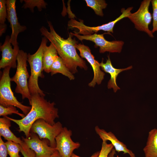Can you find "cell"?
<instances>
[{"label":"cell","instance_id":"cell-29","mask_svg":"<svg viewBox=\"0 0 157 157\" xmlns=\"http://www.w3.org/2000/svg\"><path fill=\"white\" fill-rule=\"evenodd\" d=\"M8 154L5 142L0 136V157H7Z\"/></svg>","mask_w":157,"mask_h":157},{"label":"cell","instance_id":"cell-21","mask_svg":"<svg viewBox=\"0 0 157 157\" xmlns=\"http://www.w3.org/2000/svg\"><path fill=\"white\" fill-rule=\"evenodd\" d=\"M87 6L90 7L98 15L103 16V9L106 8L107 4L104 0H85Z\"/></svg>","mask_w":157,"mask_h":157},{"label":"cell","instance_id":"cell-16","mask_svg":"<svg viewBox=\"0 0 157 157\" xmlns=\"http://www.w3.org/2000/svg\"><path fill=\"white\" fill-rule=\"evenodd\" d=\"M101 69L105 72L110 74V78L108 82L107 87L108 89L113 88L114 92H116L118 90L120 89L116 83V79L119 74L121 72L131 69L132 66H130L125 68L117 69L113 66L110 59L109 55L108 56V59L105 63L103 62V59L100 63Z\"/></svg>","mask_w":157,"mask_h":157},{"label":"cell","instance_id":"cell-9","mask_svg":"<svg viewBox=\"0 0 157 157\" xmlns=\"http://www.w3.org/2000/svg\"><path fill=\"white\" fill-rule=\"evenodd\" d=\"M72 132L66 127L63 128L60 134L56 138V150L61 157H71L73 151L80 146V144L74 142L71 136Z\"/></svg>","mask_w":157,"mask_h":157},{"label":"cell","instance_id":"cell-2","mask_svg":"<svg viewBox=\"0 0 157 157\" xmlns=\"http://www.w3.org/2000/svg\"><path fill=\"white\" fill-rule=\"evenodd\" d=\"M31 95L29 103L31 109L24 118L17 119L6 117L18 126L19 132H23L26 138L29 136L31 126L37 120L42 119L53 125L55 123V119L59 117L58 109L55 107L54 102H50L38 94Z\"/></svg>","mask_w":157,"mask_h":157},{"label":"cell","instance_id":"cell-8","mask_svg":"<svg viewBox=\"0 0 157 157\" xmlns=\"http://www.w3.org/2000/svg\"><path fill=\"white\" fill-rule=\"evenodd\" d=\"M74 33L70 32L73 36H76L79 40H89L95 43V47H99V52L103 53L106 52L110 53H120L122 50L124 42L122 40H113L111 41L105 39L104 34L94 33L90 35H80L77 34L76 31Z\"/></svg>","mask_w":157,"mask_h":157},{"label":"cell","instance_id":"cell-1","mask_svg":"<svg viewBox=\"0 0 157 157\" xmlns=\"http://www.w3.org/2000/svg\"><path fill=\"white\" fill-rule=\"evenodd\" d=\"M50 31L44 26L40 29L42 35L44 36L56 48L58 54L64 63L73 74L78 72V67L85 70L88 69L85 61L77 53L76 45L78 43L70 33L67 39H64L57 34L51 22L47 21Z\"/></svg>","mask_w":157,"mask_h":157},{"label":"cell","instance_id":"cell-22","mask_svg":"<svg viewBox=\"0 0 157 157\" xmlns=\"http://www.w3.org/2000/svg\"><path fill=\"white\" fill-rule=\"evenodd\" d=\"M20 2L24 1V4L22 8L24 9L29 8L32 12H34V8L36 7L39 11L43 8H46L47 4L43 0H20Z\"/></svg>","mask_w":157,"mask_h":157},{"label":"cell","instance_id":"cell-30","mask_svg":"<svg viewBox=\"0 0 157 157\" xmlns=\"http://www.w3.org/2000/svg\"><path fill=\"white\" fill-rule=\"evenodd\" d=\"M6 24L3 25H0V36H1L4 33L6 29Z\"/></svg>","mask_w":157,"mask_h":157},{"label":"cell","instance_id":"cell-4","mask_svg":"<svg viewBox=\"0 0 157 157\" xmlns=\"http://www.w3.org/2000/svg\"><path fill=\"white\" fill-rule=\"evenodd\" d=\"M28 54L22 50H19L17 58V67L16 73L11 78V81L16 84L15 92L21 94L23 99L25 98L30 101L31 94L30 92L28 79L30 77L27 69Z\"/></svg>","mask_w":157,"mask_h":157},{"label":"cell","instance_id":"cell-17","mask_svg":"<svg viewBox=\"0 0 157 157\" xmlns=\"http://www.w3.org/2000/svg\"><path fill=\"white\" fill-rule=\"evenodd\" d=\"M11 120L6 117L0 118V136L3 137L7 141H12L20 144L23 141L16 137L10 129Z\"/></svg>","mask_w":157,"mask_h":157},{"label":"cell","instance_id":"cell-27","mask_svg":"<svg viewBox=\"0 0 157 157\" xmlns=\"http://www.w3.org/2000/svg\"><path fill=\"white\" fill-rule=\"evenodd\" d=\"M153 13V28L151 31L153 33L157 31V0H151Z\"/></svg>","mask_w":157,"mask_h":157},{"label":"cell","instance_id":"cell-23","mask_svg":"<svg viewBox=\"0 0 157 157\" xmlns=\"http://www.w3.org/2000/svg\"><path fill=\"white\" fill-rule=\"evenodd\" d=\"M8 154L10 157H21L19 155L20 151V144L12 141L5 142Z\"/></svg>","mask_w":157,"mask_h":157},{"label":"cell","instance_id":"cell-7","mask_svg":"<svg viewBox=\"0 0 157 157\" xmlns=\"http://www.w3.org/2000/svg\"><path fill=\"white\" fill-rule=\"evenodd\" d=\"M63 128L62 124L59 122L51 125L40 119L37 120L32 124L30 132L37 134L41 140H48L50 146L55 148L56 138L60 133Z\"/></svg>","mask_w":157,"mask_h":157},{"label":"cell","instance_id":"cell-15","mask_svg":"<svg viewBox=\"0 0 157 157\" xmlns=\"http://www.w3.org/2000/svg\"><path fill=\"white\" fill-rule=\"evenodd\" d=\"M94 129L102 141L108 140L111 142L116 151L118 152H122L124 154H128L130 157H135L132 151L129 149L125 144L120 141L112 132H107L104 129H100L97 126L95 127Z\"/></svg>","mask_w":157,"mask_h":157},{"label":"cell","instance_id":"cell-10","mask_svg":"<svg viewBox=\"0 0 157 157\" xmlns=\"http://www.w3.org/2000/svg\"><path fill=\"white\" fill-rule=\"evenodd\" d=\"M22 138L28 147L34 151L37 157H49L56 150L55 148L50 146L48 140L40 139L35 133L30 132L28 138Z\"/></svg>","mask_w":157,"mask_h":157},{"label":"cell","instance_id":"cell-19","mask_svg":"<svg viewBox=\"0 0 157 157\" xmlns=\"http://www.w3.org/2000/svg\"><path fill=\"white\" fill-rule=\"evenodd\" d=\"M57 50L54 45L51 43L50 45L46 46L44 49L43 58V71L47 73L50 72L51 66L58 56Z\"/></svg>","mask_w":157,"mask_h":157},{"label":"cell","instance_id":"cell-32","mask_svg":"<svg viewBox=\"0 0 157 157\" xmlns=\"http://www.w3.org/2000/svg\"><path fill=\"white\" fill-rule=\"evenodd\" d=\"M49 157H61L58 151L56 150Z\"/></svg>","mask_w":157,"mask_h":157},{"label":"cell","instance_id":"cell-18","mask_svg":"<svg viewBox=\"0 0 157 157\" xmlns=\"http://www.w3.org/2000/svg\"><path fill=\"white\" fill-rule=\"evenodd\" d=\"M143 151L145 157H157V129H154L149 132Z\"/></svg>","mask_w":157,"mask_h":157},{"label":"cell","instance_id":"cell-25","mask_svg":"<svg viewBox=\"0 0 157 157\" xmlns=\"http://www.w3.org/2000/svg\"><path fill=\"white\" fill-rule=\"evenodd\" d=\"M106 141H102L101 147L98 157H108L110 153L114 148L111 143L108 144Z\"/></svg>","mask_w":157,"mask_h":157},{"label":"cell","instance_id":"cell-3","mask_svg":"<svg viewBox=\"0 0 157 157\" xmlns=\"http://www.w3.org/2000/svg\"><path fill=\"white\" fill-rule=\"evenodd\" d=\"M47 41L48 40L45 37H43L40 46L35 53L33 54L28 53V54L27 61L31 68L28 86L31 95L38 94L44 97L45 95L39 86L38 80L39 77H44L43 74L42 58Z\"/></svg>","mask_w":157,"mask_h":157},{"label":"cell","instance_id":"cell-28","mask_svg":"<svg viewBox=\"0 0 157 157\" xmlns=\"http://www.w3.org/2000/svg\"><path fill=\"white\" fill-rule=\"evenodd\" d=\"M24 157H37L35 153L29 148L23 141L20 144V151Z\"/></svg>","mask_w":157,"mask_h":157},{"label":"cell","instance_id":"cell-20","mask_svg":"<svg viewBox=\"0 0 157 157\" xmlns=\"http://www.w3.org/2000/svg\"><path fill=\"white\" fill-rule=\"evenodd\" d=\"M50 73L51 76L58 73H60L67 77L70 80L75 78L73 74L66 67L61 58L58 56L51 66Z\"/></svg>","mask_w":157,"mask_h":157},{"label":"cell","instance_id":"cell-24","mask_svg":"<svg viewBox=\"0 0 157 157\" xmlns=\"http://www.w3.org/2000/svg\"><path fill=\"white\" fill-rule=\"evenodd\" d=\"M16 114L22 118L25 116L24 114L19 113L16 109V107L13 106H10L5 107L0 105V116L3 117L12 114Z\"/></svg>","mask_w":157,"mask_h":157},{"label":"cell","instance_id":"cell-11","mask_svg":"<svg viewBox=\"0 0 157 157\" xmlns=\"http://www.w3.org/2000/svg\"><path fill=\"white\" fill-rule=\"evenodd\" d=\"M16 0H6L7 19L10 23L12 31L10 42L13 46V48L19 50L17 42L18 35L19 33L26 30L27 28L25 26L21 25L18 22L16 10Z\"/></svg>","mask_w":157,"mask_h":157},{"label":"cell","instance_id":"cell-12","mask_svg":"<svg viewBox=\"0 0 157 157\" xmlns=\"http://www.w3.org/2000/svg\"><path fill=\"white\" fill-rule=\"evenodd\" d=\"M76 48L80 52V55L82 58H85L91 66L94 72V77L88 84L90 87H94L96 84H100L104 78V73L100 69V63L96 60L91 53L89 47L83 44H77Z\"/></svg>","mask_w":157,"mask_h":157},{"label":"cell","instance_id":"cell-14","mask_svg":"<svg viewBox=\"0 0 157 157\" xmlns=\"http://www.w3.org/2000/svg\"><path fill=\"white\" fill-rule=\"evenodd\" d=\"M79 21L78 22L74 19H71L68 22V27L69 28H77L79 31L76 32L78 34H82L83 35H92L94 32L96 33L100 30L107 31L109 33L110 32L113 33V28L117 23V21L115 20L101 26L90 27L85 25L83 20H79Z\"/></svg>","mask_w":157,"mask_h":157},{"label":"cell","instance_id":"cell-33","mask_svg":"<svg viewBox=\"0 0 157 157\" xmlns=\"http://www.w3.org/2000/svg\"><path fill=\"white\" fill-rule=\"evenodd\" d=\"M116 154V151L114 148H113L109 154L108 157H114Z\"/></svg>","mask_w":157,"mask_h":157},{"label":"cell","instance_id":"cell-13","mask_svg":"<svg viewBox=\"0 0 157 157\" xmlns=\"http://www.w3.org/2000/svg\"><path fill=\"white\" fill-rule=\"evenodd\" d=\"M10 36L7 35L5 41L0 46L1 58L0 61V68L4 69L8 67L15 68L17 67V58L19 50L13 48L10 40Z\"/></svg>","mask_w":157,"mask_h":157},{"label":"cell","instance_id":"cell-6","mask_svg":"<svg viewBox=\"0 0 157 157\" xmlns=\"http://www.w3.org/2000/svg\"><path fill=\"white\" fill-rule=\"evenodd\" d=\"M150 2L151 0H143L141 2L138 10L135 13H131L128 18L134 24L136 29L144 32L149 37L153 38V33L149 27L152 18L149 10Z\"/></svg>","mask_w":157,"mask_h":157},{"label":"cell","instance_id":"cell-31","mask_svg":"<svg viewBox=\"0 0 157 157\" xmlns=\"http://www.w3.org/2000/svg\"><path fill=\"white\" fill-rule=\"evenodd\" d=\"M100 151H98L97 152H96L94 153L93 155H92L90 157H98ZM71 157H81L80 156H79L76 155L74 153H73L71 156Z\"/></svg>","mask_w":157,"mask_h":157},{"label":"cell","instance_id":"cell-26","mask_svg":"<svg viewBox=\"0 0 157 157\" xmlns=\"http://www.w3.org/2000/svg\"><path fill=\"white\" fill-rule=\"evenodd\" d=\"M7 16L6 0H0V25L5 24Z\"/></svg>","mask_w":157,"mask_h":157},{"label":"cell","instance_id":"cell-5","mask_svg":"<svg viewBox=\"0 0 157 157\" xmlns=\"http://www.w3.org/2000/svg\"><path fill=\"white\" fill-rule=\"evenodd\" d=\"M11 67L4 68L0 80V104L5 107L13 106L20 109L26 115L31 107L22 104L14 95L11 87L9 72Z\"/></svg>","mask_w":157,"mask_h":157}]
</instances>
